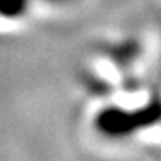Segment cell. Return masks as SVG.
Wrapping results in <instances>:
<instances>
[{
	"label": "cell",
	"instance_id": "3",
	"mask_svg": "<svg viewBox=\"0 0 161 161\" xmlns=\"http://www.w3.org/2000/svg\"><path fill=\"white\" fill-rule=\"evenodd\" d=\"M38 2H43V4L50 7H64V6H70V4H75L77 0H38Z\"/></svg>",
	"mask_w": 161,
	"mask_h": 161
},
{
	"label": "cell",
	"instance_id": "2",
	"mask_svg": "<svg viewBox=\"0 0 161 161\" xmlns=\"http://www.w3.org/2000/svg\"><path fill=\"white\" fill-rule=\"evenodd\" d=\"M36 0H0V20L22 22L27 18Z\"/></svg>",
	"mask_w": 161,
	"mask_h": 161
},
{
	"label": "cell",
	"instance_id": "1",
	"mask_svg": "<svg viewBox=\"0 0 161 161\" xmlns=\"http://www.w3.org/2000/svg\"><path fill=\"white\" fill-rule=\"evenodd\" d=\"M161 116V108L152 104L150 108L140 111H127V109H104L97 116V129L102 131L106 136L113 138H124L132 134V131L140 129L143 124L158 120Z\"/></svg>",
	"mask_w": 161,
	"mask_h": 161
}]
</instances>
